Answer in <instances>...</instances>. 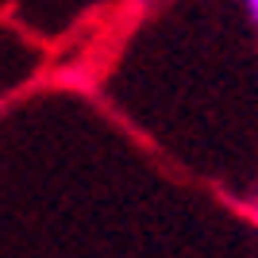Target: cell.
<instances>
[{
    "mask_svg": "<svg viewBox=\"0 0 258 258\" xmlns=\"http://www.w3.org/2000/svg\"><path fill=\"white\" fill-rule=\"evenodd\" d=\"M243 4H247V12L254 16V23H258V0H243Z\"/></svg>",
    "mask_w": 258,
    "mask_h": 258,
    "instance_id": "1",
    "label": "cell"
}]
</instances>
